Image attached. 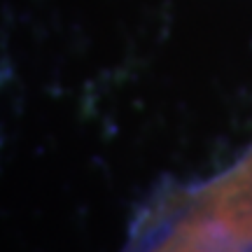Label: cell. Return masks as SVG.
<instances>
[{"mask_svg": "<svg viewBox=\"0 0 252 252\" xmlns=\"http://www.w3.org/2000/svg\"><path fill=\"white\" fill-rule=\"evenodd\" d=\"M124 252H252V152L154 203Z\"/></svg>", "mask_w": 252, "mask_h": 252, "instance_id": "cell-1", "label": "cell"}]
</instances>
